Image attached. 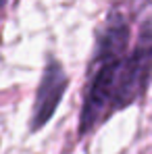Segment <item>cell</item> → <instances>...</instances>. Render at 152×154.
I'll use <instances>...</instances> for the list:
<instances>
[{
    "instance_id": "1",
    "label": "cell",
    "mask_w": 152,
    "mask_h": 154,
    "mask_svg": "<svg viewBox=\"0 0 152 154\" xmlns=\"http://www.w3.org/2000/svg\"><path fill=\"white\" fill-rule=\"evenodd\" d=\"M150 83L152 15L140 23L138 35L133 38L127 15L110 8L96 33L77 135H90L113 115L138 104L148 94Z\"/></svg>"
},
{
    "instance_id": "2",
    "label": "cell",
    "mask_w": 152,
    "mask_h": 154,
    "mask_svg": "<svg viewBox=\"0 0 152 154\" xmlns=\"http://www.w3.org/2000/svg\"><path fill=\"white\" fill-rule=\"evenodd\" d=\"M67 88H69V75L65 73L63 63L58 58L50 56L46 67H44L42 79L38 83L36 98H33L31 119H29V131L31 133L40 131L44 125L50 123V119L54 117Z\"/></svg>"
},
{
    "instance_id": "3",
    "label": "cell",
    "mask_w": 152,
    "mask_h": 154,
    "mask_svg": "<svg viewBox=\"0 0 152 154\" xmlns=\"http://www.w3.org/2000/svg\"><path fill=\"white\" fill-rule=\"evenodd\" d=\"M6 2H8V0H0V13H2V8L6 6Z\"/></svg>"
}]
</instances>
